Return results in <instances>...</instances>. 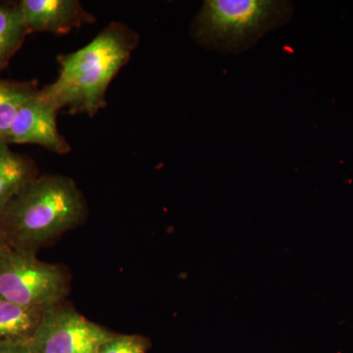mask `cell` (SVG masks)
I'll use <instances>...</instances> for the list:
<instances>
[{
    "instance_id": "obj_1",
    "label": "cell",
    "mask_w": 353,
    "mask_h": 353,
    "mask_svg": "<svg viewBox=\"0 0 353 353\" xmlns=\"http://www.w3.org/2000/svg\"><path fill=\"white\" fill-rule=\"evenodd\" d=\"M139 34L112 22L80 50L58 57L59 75L41 92L58 109L94 117L105 108L106 92L138 48Z\"/></svg>"
},
{
    "instance_id": "obj_2",
    "label": "cell",
    "mask_w": 353,
    "mask_h": 353,
    "mask_svg": "<svg viewBox=\"0 0 353 353\" xmlns=\"http://www.w3.org/2000/svg\"><path fill=\"white\" fill-rule=\"evenodd\" d=\"M88 214L87 201L73 179L38 176L2 211L0 234L9 248L37 254L43 246L82 225Z\"/></svg>"
},
{
    "instance_id": "obj_3",
    "label": "cell",
    "mask_w": 353,
    "mask_h": 353,
    "mask_svg": "<svg viewBox=\"0 0 353 353\" xmlns=\"http://www.w3.org/2000/svg\"><path fill=\"white\" fill-rule=\"evenodd\" d=\"M294 11V3L287 0H206L190 34L206 50L241 54L267 32L287 25Z\"/></svg>"
},
{
    "instance_id": "obj_4",
    "label": "cell",
    "mask_w": 353,
    "mask_h": 353,
    "mask_svg": "<svg viewBox=\"0 0 353 353\" xmlns=\"http://www.w3.org/2000/svg\"><path fill=\"white\" fill-rule=\"evenodd\" d=\"M36 255L6 246L0 257V299L44 309L63 303L70 290L68 272Z\"/></svg>"
},
{
    "instance_id": "obj_5",
    "label": "cell",
    "mask_w": 353,
    "mask_h": 353,
    "mask_svg": "<svg viewBox=\"0 0 353 353\" xmlns=\"http://www.w3.org/2000/svg\"><path fill=\"white\" fill-rule=\"evenodd\" d=\"M112 334L61 303L46 309L28 343L34 353H97Z\"/></svg>"
},
{
    "instance_id": "obj_6",
    "label": "cell",
    "mask_w": 353,
    "mask_h": 353,
    "mask_svg": "<svg viewBox=\"0 0 353 353\" xmlns=\"http://www.w3.org/2000/svg\"><path fill=\"white\" fill-rule=\"evenodd\" d=\"M58 111L39 90L18 111L6 143L41 145L57 154L71 152V145L58 130Z\"/></svg>"
},
{
    "instance_id": "obj_7",
    "label": "cell",
    "mask_w": 353,
    "mask_h": 353,
    "mask_svg": "<svg viewBox=\"0 0 353 353\" xmlns=\"http://www.w3.org/2000/svg\"><path fill=\"white\" fill-rule=\"evenodd\" d=\"M19 6L29 34H68L97 21L78 0H21Z\"/></svg>"
},
{
    "instance_id": "obj_8",
    "label": "cell",
    "mask_w": 353,
    "mask_h": 353,
    "mask_svg": "<svg viewBox=\"0 0 353 353\" xmlns=\"http://www.w3.org/2000/svg\"><path fill=\"white\" fill-rule=\"evenodd\" d=\"M38 176V167L31 158L13 152L6 143H0V214Z\"/></svg>"
},
{
    "instance_id": "obj_9",
    "label": "cell",
    "mask_w": 353,
    "mask_h": 353,
    "mask_svg": "<svg viewBox=\"0 0 353 353\" xmlns=\"http://www.w3.org/2000/svg\"><path fill=\"white\" fill-rule=\"evenodd\" d=\"M46 309L28 307L0 299V341L31 340Z\"/></svg>"
},
{
    "instance_id": "obj_10",
    "label": "cell",
    "mask_w": 353,
    "mask_h": 353,
    "mask_svg": "<svg viewBox=\"0 0 353 353\" xmlns=\"http://www.w3.org/2000/svg\"><path fill=\"white\" fill-rule=\"evenodd\" d=\"M28 34L19 2L0 3V73L22 48Z\"/></svg>"
},
{
    "instance_id": "obj_11",
    "label": "cell",
    "mask_w": 353,
    "mask_h": 353,
    "mask_svg": "<svg viewBox=\"0 0 353 353\" xmlns=\"http://www.w3.org/2000/svg\"><path fill=\"white\" fill-rule=\"evenodd\" d=\"M39 92L38 83L0 79V143H6L18 111Z\"/></svg>"
},
{
    "instance_id": "obj_12",
    "label": "cell",
    "mask_w": 353,
    "mask_h": 353,
    "mask_svg": "<svg viewBox=\"0 0 353 353\" xmlns=\"http://www.w3.org/2000/svg\"><path fill=\"white\" fill-rule=\"evenodd\" d=\"M150 341L139 334H113L99 348L97 353H146Z\"/></svg>"
},
{
    "instance_id": "obj_13",
    "label": "cell",
    "mask_w": 353,
    "mask_h": 353,
    "mask_svg": "<svg viewBox=\"0 0 353 353\" xmlns=\"http://www.w3.org/2000/svg\"><path fill=\"white\" fill-rule=\"evenodd\" d=\"M0 353H34L28 341H0Z\"/></svg>"
},
{
    "instance_id": "obj_14",
    "label": "cell",
    "mask_w": 353,
    "mask_h": 353,
    "mask_svg": "<svg viewBox=\"0 0 353 353\" xmlns=\"http://www.w3.org/2000/svg\"><path fill=\"white\" fill-rule=\"evenodd\" d=\"M6 243L4 241L3 238H2L1 234H0V257H1L2 253H3L4 250L6 248Z\"/></svg>"
}]
</instances>
